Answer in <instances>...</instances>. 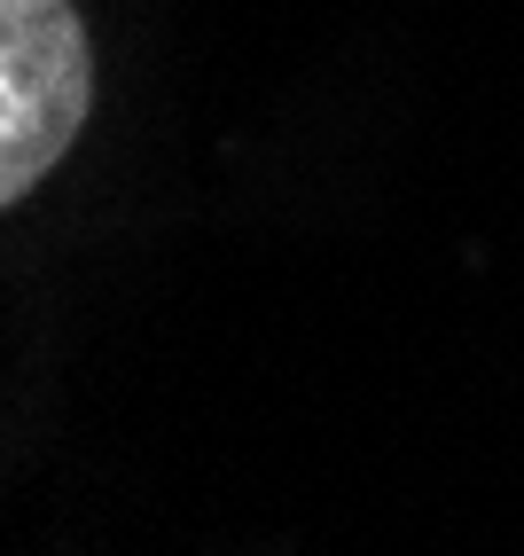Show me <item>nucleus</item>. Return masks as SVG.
Returning <instances> with one entry per match:
<instances>
[{"instance_id": "nucleus-1", "label": "nucleus", "mask_w": 524, "mask_h": 556, "mask_svg": "<svg viewBox=\"0 0 524 556\" xmlns=\"http://www.w3.org/2000/svg\"><path fill=\"white\" fill-rule=\"evenodd\" d=\"M94 102V55L71 0H0V204L48 180Z\"/></svg>"}]
</instances>
